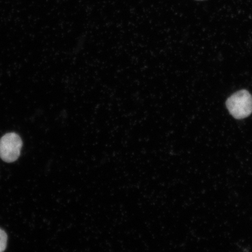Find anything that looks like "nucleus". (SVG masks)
Instances as JSON below:
<instances>
[{
	"label": "nucleus",
	"mask_w": 252,
	"mask_h": 252,
	"mask_svg": "<svg viewBox=\"0 0 252 252\" xmlns=\"http://www.w3.org/2000/svg\"><path fill=\"white\" fill-rule=\"evenodd\" d=\"M226 106L230 114L236 119H243L252 113V96L245 90L232 94L226 101Z\"/></svg>",
	"instance_id": "f257e3e1"
},
{
	"label": "nucleus",
	"mask_w": 252,
	"mask_h": 252,
	"mask_svg": "<svg viewBox=\"0 0 252 252\" xmlns=\"http://www.w3.org/2000/svg\"><path fill=\"white\" fill-rule=\"evenodd\" d=\"M23 145L17 134L9 133L3 135L0 139V158L5 162H15L20 156Z\"/></svg>",
	"instance_id": "f03ea898"
},
{
	"label": "nucleus",
	"mask_w": 252,
	"mask_h": 252,
	"mask_svg": "<svg viewBox=\"0 0 252 252\" xmlns=\"http://www.w3.org/2000/svg\"><path fill=\"white\" fill-rule=\"evenodd\" d=\"M8 236L6 232L0 228V252H4L7 248Z\"/></svg>",
	"instance_id": "7ed1b4c3"
}]
</instances>
